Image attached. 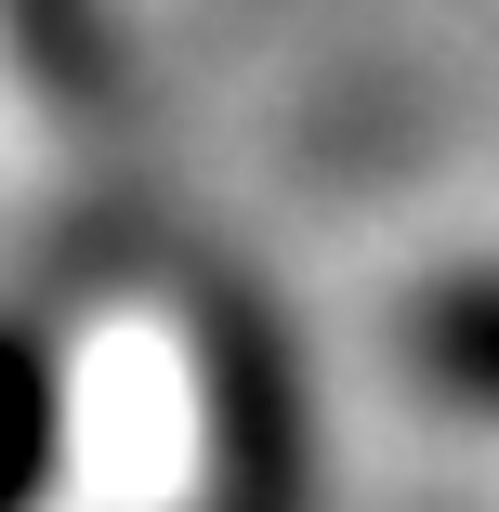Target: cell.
I'll use <instances>...</instances> for the list:
<instances>
[{"label":"cell","mask_w":499,"mask_h":512,"mask_svg":"<svg viewBox=\"0 0 499 512\" xmlns=\"http://www.w3.org/2000/svg\"><path fill=\"white\" fill-rule=\"evenodd\" d=\"M211 434H224L211 512H316V486H303V394H289V342H263L250 316L211 329Z\"/></svg>","instance_id":"cell-1"},{"label":"cell","mask_w":499,"mask_h":512,"mask_svg":"<svg viewBox=\"0 0 499 512\" xmlns=\"http://www.w3.org/2000/svg\"><path fill=\"white\" fill-rule=\"evenodd\" d=\"M421 381L434 394H460V407H499V276H447L434 302H421Z\"/></svg>","instance_id":"cell-3"},{"label":"cell","mask_w":499,"mask_h":512,"mask_svg":"<svg viewBox=\"0 0 499 512\" xmlns=\"http://www.w3.org/2000/svg\"><path fill=\"white\" fill-rule=\"evenodd\" d=\"M53 447H66L53 355H40L27 329H0V512H40V486H53Z\"/></svg>","instance_id":"cell-2"}]
</instances>
